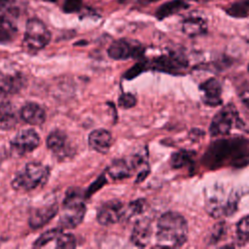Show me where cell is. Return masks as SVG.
Returning <instances> with one entry per match:
<instances>
[{"mask_svg":"<svg viewBox=\"0 0 249 249\" xmlns=\"http://www.w3.org/2000/svg\"><path fill=\"white\" fill-rule=\"evenodd\" d=\"M17 122L18 117L14 105L8 101L0 102V129H12Z\"/></svg>","mask_w":249,"mask_h":249,"instance_id":"cell-19","label":"cell"},{"mask_svg":"<svg viewBox=\"0 0 249 249\" xmlns=\"http://www.w3.org/2000/svg\"><path fill=\"white\" fill-rule=\"evenodd\" d=\"M152 235L151 220L149 218H140L135 222L132 229L130 241L138 247H145L150 242Z\"/></svg>","mask_w":249,"mask_h":249,"instance_id":"cell-13","label":"cell"},{"mask_svg":"<svg viewBox=\"0 0 249 249\" xmlns=\"http://www.w3.org/2000/svg\"><path fill=\"white\" fill-rule=\"evenodd\" d=\"M58 212L56 203H52L33 209L30 213L28 223L32 229H39L48 224Z\"/></svg>","mask_w":249,"mask_h":249,"instance_id":"cell-12","label":"cell"},{"mask_svg":"<svg viewBox=\"0 0 249 249\" xmlns=\"http://www.w3.org/2000/svg\"><path fill=\"white\" fill-rule=\"evenodd\" d=\"M44 1H47V2H55L57 0H44Z\"/></svg>","mask_w":249,"mask_h":249,"instance_id":"cell-36","label":"cell"},{"mask_svg":"<svg viewBox=\"0 0 249 249\" xmlns=\"http://www.w3.org/2000/svg\"><path fill=\"white\" fill-rule=\"evenodd\" d=\"M49 173V167L41 162H28L14 177L12 187L18 192L32 191L38 187H42L48 181Z\"/></svg>","mask_w":249,"mask_h":249,"instance_id":"cell-3","label":"cell"},{"mask_svg":"<svg viewBox=\"0 0 249 249\" xmlns=\"http://www.w3.org/2000/svg\"><path fill=\"white\" fill-rule=\"evenodd\" d=\"M227 14L232 18H245L249 14V0H236L226 10Z\"/></svg>","mask_w":249,"mask_h":249,"instance_id":"cell-24","label":"cell"},{"mask_svg":"<svg viewBox=\"0 0 249 249\" xmlns=\"http://www.w3.org/2000/svg\"><path fill=\"white\" fill-rule=\"evenodd\" d=\"M182 31L190 37L199 36L207 31V23L202 18L189 17L182 22Z\"/></svg>","mask_w":249,"mask_h":249,"instance_id":"cell-20","label":"cell"},{"mask_svg":"<svg viewBox=\"0 0 249 249\" xmlns=\"http://www.w3.org/2000/svg\"><path fill=\"white\" fill-rule=\"evenodd\" d=\"M136 104V98L132 93L124 92L119 97V106L124 109L133 107Z\"/></svg>","mask_w":249,"mask_h":249,"instance_id":"cell-29","label":"cell"},{"mask_svg":"<svg viewBox=\"0 0 249 249\" xmlns=\"http://www.w3.org/2000/svg\"><path fill=\"white\" fill-rule=\"evenodd\" d=\"M20 118L32 125H41L46 121V112L35 102H27L20 109Z\"/></svg>","mask_w":249,"mask_h":249,"instance_id":"cell-16","label":"cell"},{"mask_svg":"<svg viewBox=\"0 0 249 249\" xmlns=\"http://www.w3.org/2000/svg\"><path fill=\"white\" fill-rule=\"evenodd\" d=\"M61 228H55V229H52L49 230L47 231H45L44 233H42L33 243V247H42L44 245H46L47 243H49L50 241H52L53 239L56 238L57 235L61 232Z\"/></svg>","mask_w":249,"mask_h":249,"instance_id":"cell-26","label":"cell"},{"mask_svg":"<svg viewBox=\"0 0 249 249\" xmlns=\"http://www.w3.org/2000/svg\"><path fill=\"white\" fill-rule=\"evenodd\" d=\"M143 65L141 63H138V64H135L132 68H130L127 73L125 74V77L126 79H132L134 76L140 74L141 71H143Z\"/></svg>","mask_w":249,"mask_h":249,"instance_id":"cell-32","label":"cell"},{"mask_svg":"<svg viewBox=\"0 0 249 249\" xmlns=\"http://www.w3.org/2000/svg\"><path fill=\"white\" fill-rule=\"evenodd\" d=\"M240 99L241 102L247 107L249 108V90H245L240 94Z\"/></svg>","mask_w":249,"mask_h":249,"instance_id":"cell-33","label":"cell"},{"mask_svg":"<svg viewBox=\"0 0 249 249\" xmlns=\"http://www.w3.org/2000/svg\"><path fill=\"white\" fill-rule=\"evenodd\" d=\"M47 147L57 157L63 158L69 154V145L66 134L61 130H53L47 137Z\"/></svg>","mask_w":249,"mask_h":249,"instance_id":"cell-17","label":"cell"},{"mask_svg":"<svg viewBox=\"0 0 249 249\" xmlns=\"http://www.w3.org/2000/svg\"><path fill=\"white\" fill-rule=\"evenodd\" d=\"M51 32L45 23L37 18L28 19L25 26L23 47L31 52L45 48L51 41Z\"/></svg>","mask_w":249,"mask_h":249,"instance_id":"cell-5","label":"cell"},{"mask_svg":"<svg viewBox=\"0 0 249 249\" xmlns=\"http://www.w3.org/2000/svg\"><path fill=\"white\" fill-rule=\"evenodd\" d=\"M237 205V194L231 192L228 196H226L225 192L221 187H214L205 196L206 212L214 218L232 215L236 211Z\"/></svg>","mask_w":249,"mask_h":249,"instance_id":"cell-4","label":"cell"},{"mask_svg":"<svg viewBox=\"0 0 249 249\" xmlns=\"http://www.w3.org/2000/svg\"><path fill=\"white\" fill-rule=\"evenodd\" d=\"M158 1H160V0H137V4L140 6H148V5L158 2Z\"/></svg>","mask_w":249,"mask_h":249,"instance_id":"cell-34","label":"cell"},{"mask_svg":"<svg viewBox=\"0 0 249 249\" xmlns=\"http://www.w3.org/2000/svg\"><path fill=\"white\" fill-rule=\"evenodd\" d=\"M17 26L4 15H0V43L11 42L17 34Z\"/></svg>","mask_w":249,"mask_h":249,"instance_id":"cell-22","label":"cell"},{"mask_svg":"<svg viewBox=\"0 0 249 249\" xmlns=\"http://www.w3.org/2000/svg\"><path fill=\"white\" fill-rule=\"evenodd\" d=\"M40 144V136L34 129L20 130L11 141L12 150L18 155L34 151Z\"/></svg>","mask_w":249,"mask_h":249,"instance_id":"cell-9","label":"cell"},{"mask_svg":"<svg viewBox=\"0 0 249 249\" xmlns=\"http://www.w3.org/2000/svg\"><path fill=\"white\" fill-rule=\"evenodd\" d=\"M143 46L134 40L119 39L114 41L108 48V55L115 60L134 58L143 53Z\"/></svg>","mask_w":249,"mask_h":249,"instance_id":"cell-6","label":"cell"},{"mask_svg":"<svg viewBox=\"0 0 249 249\" xmlns=\"http://www.w3.org/2000/svg\"><path fill=\"white\" fill-rule=\"evenodd\" d=\"M188 238V223L184 216L177 212L163 213L157 226V246L180 247Z\"/></svg>","mask_w":249,"mask_h":249,"instance_id":"cell-1","label":"cell"},{"mask_svg":"<svg viewBox=\"0 0 249 249\" xmlns=\"http://www.w3.org/2000/svg\"><path fill=\"white\" fill-rule=\"evenodd\" d=\"M113 144V137L111 133L103 128L92 130L89 135V147L101 154H105L110 150Z\"/></svg>","mask_w":249,"mask_h":249,"instance_id":"cell-15","label":"cell"},{"mask_svg":"<svg viewBox=\"0 0 249 249\" xmlns=\"http://www.w3.org/2000/svg\"><path fill=\"white\" fill-rule=\"evenodd\" d=\"M145 208V200L144 199H137V200H133L131 201L127 208H124V217L128 216H133V215H137V214H140L143 212Z\"/></svg>","mask_w":249,"mask_h":249,"instance_id":"cell-28","label":"cell"},{"mask_svg":"<svg viewBox=\"0 0 249 249\" xmlns=\"http://www.w3.org/2000/svg\"><path fill=\"white\" fill-rule=\"evenodd\" d=\"M202 91V99L206 105L218 106L222 103V87L218 80L210 78L199 87Z\"/></svg>","mask_w":249,"mask_h":249,"instance_id":"cell-14","label":"cell"},{"mask_svg":"<svg viewBox=\"0 0 249 249\" xmlns=\"http://www.w3.org/2000/svg\"><path fill=\"white\" fill-rule=\"evenodd\" d=\"M237 112L232 105H227L222 110H220L213 118L209 132L211 136L225 135L230 132L232 124L237 120Z\"/></svg>","mask_w":249,"mask_h":249,"instance_id":"cell-7","label":"cell"},{"mask_svg":"<svg viewBox=\"0 0 249 249\" xmlns=\"http://www.w3.org/2000/svg\"><path fill=\"white\" fill-rule=\"evenodd\" d=\"M189 4L185 0H170L160 6L156 12V17L158 19H163L180 11L187 9Z\"/></svg>","mask_w":249,"mask_h":249,"instance_id":"cell-21","label":"cell"},{"mask_svg":"<svg viewBox=\"0 0 249 249\" xmlns=\"http://www.w3.org/2000/svg\"><path fill=\"white\" fill-rule=\"evenodd\" d=\"M195 153L187 150H182L174 153L170 159V164L173 168H181L193 162Z\"/></svg>","mask_w":249,"mask_h":249,"instance_id":"cell-23","label":"cell"},{"mask_svg":"<svg viewBox=\"0 0 249 249\" xmlns=\"http://www.w3.org/2000/svg\"><path fill=\"white\" fill-rule=\"evenodd\" d=\"M153 63L154 67L157 70L173 74H178V72L184 70L188 65V61L186 60V58L176 53L161 55L156 58Z\"/></svg>","mask_w":249,"mask_h":249,"instance_id":"cell-10","label":"cell"},{"mask_svg":"<svg viewBox=\"0 0 249 249\" xmlns=\"http://www.w3.org/2000/svg\"><path fill=\"white\" fill-rule=\"evenodd\" d=\"M25 78L20 73L0 74V97L16 94L25 86Z\"/></svg>","mask_w":249,"mask_h":249,"instance_id":"cell-11","label":"cell"},{"mask_svg":"<svg viewBox=\"0 0 249 249\" xmlns=\"http://www.w3.org/2000/svg\"><path fill=\"white\" fill-rule=\"evenodd\" d=\"M124 216V206L118 199H111L104 202L97 211V221L100 225L110 226L121 221Z\"/></svg>","mask_w":249,"mask_h":249,"instance_id":"cell-8","label":"cell"},{"mask_svg":"<svg viewBox=\"0 0 249 249\" xmlns=\"http://www.w3.org/2000/svg\"><path fill=\"white\" fill-rule=\"evenodd\" d=\"M133 169L127 159L114 160L107 168V173L114 180H122L131 176Z\"/></svg>","mask_w":249,"mask_h":249,"instance_id":"cell-18","label":"cell"},{"mask_svg":"<svg viewBox=\"0 0 249 249\" xmlns=\"http://www.w3.org/2000/svg\"><path fill=\"white\" fill-rule=\"evenodd\" d=\"M223 233H225V224H224V223H220V224L216 225V227L214 228L213 232H212V234H211L210 242H211V243L218 242L217 240L223 235Z\"/></svg>","mask_w":249,"mask_h":249,"instance_id":"cell-31","label":"cell"},{"mask_svg":"<svg viewBox=\"0 0 249 249\" xmlns=\"http://www.w3.org/2000/svg\"><path fill=\"white\" fill-rule=\"evenodd\" d=\"M236 236L241 244L249 240V215L241 218L236 225Z\"/></svg>","mask_w":249,"mask_h":249,"instance_id":"cell-25","label":"cell"},{"mask_svg":"<svg viewBox=\"0 0 249 249\" xmlns=\"http://www.w3.org/2000/svg\"><path fill=\"white\" fill-rule=\"evenodd\" d=\"M82 6L83 0H64L62 5V11L66 14H71L80 11Z\"/></svg>","mask_w":249,"mask_h":249,"instance_id":"cell-30","label":"cell"},{"mask_svg":"<svg viewBox=\"0 0 249 249\" xmlns=\"http://www.w3.org/2000/svg\"><path fill=\"white\" fill-rule=\"evenodd\" d=\"M86 195L79 188H70L65 194L63 210L60 215L58 226L61 229H74L79 226L86 214Z\"/></svg>","mask_w":249,"mask_h":249,"instance_id":"cell-2","label":"cell"},{"mask_svg":"<svg viewBox=\"0 0 249 249\" xmlns=\"http://www.w3.org/2000/svg\"><path fill=\"white\" fill-rule=\"evenodd\" d=\"M77 245L76 238L71 233H63L62 231L56 237V248H75Z\"/></svg>","mask_w":249,"mask_h":249,"instance_id":"cell-27","label":"cell"},{"mask_svg":"<svg viewBox=\"0 0 249 249\" xmlns=\"http://www.w3.org/2000/svg\"><path fill=\"white\" fill-rule=\"evenodd\" d=\"M10 0H0V9H2L3 7L6 6V4H8Z\"/></svg>","mask_w":249,"mask_h":249,"instance_id":"cell-35","label":"cell"}]
</instances>
